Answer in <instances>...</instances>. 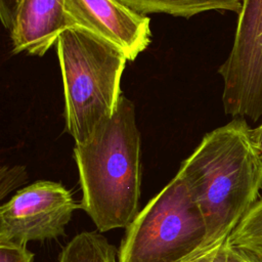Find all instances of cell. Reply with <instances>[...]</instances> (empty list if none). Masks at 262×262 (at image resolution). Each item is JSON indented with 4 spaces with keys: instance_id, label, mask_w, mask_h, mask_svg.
Segmentation results:
<instances>
[{
    "instance_id": "6da1fadb",
    "label": "cell",
    "mask_w": 262,
    "mask_h": 262,
    "mask_svg": "<svg viewBox=\"0 0 262 262\" xmlns=\"http://www.w3.org/2000/svg\"><path fill=\"white\" fill-rule=\"evenodd\" d=\"M206 223L203 249L225 241L259 200L262 155L246 119L207 133L178 173Z\"/></svg>"
},
{
    "instance_id": "7a4b0ae2",
    "label": "cell",
    "mask_w": 262,
    "mask_h": 262,
    "mask_svg": "<svg viewBox=\"0 0 262 262\" xmlns=\"http://www.w3.org/2000/svg\"><path fill=\"white\" fill-rule=\"evenodd\" d=\"M135 119L133 102L122 95L115 114L74 147L79 205L99 231L126 228L139 212L141 141Z\"/></svg>"
},
{
    "instance_id": "3957f363",
    "label": "cell",
    "mask_w": 262,
    "mask_h": 262,
    "mask_svg": "<svg viewBox=\"0 0 262 262\" xmlns=\"http://www.w3.org/2000/svg\"><path fill=\"white\" fill-rule=\"evenodd\" d=\"M55 47L63 83L66 129L80 143L115 114L128 59L115 46L76 28L64 29Z\"/></svg>"
},
{
    "instance_id": "277c9868",
    "label": "cell",
    "mask_w": 262,
    "mask_h": 262,
    "mask_svg": "<svg viewBox=\"0 0 262 262\" xmlns=\"http://www.w3.org/2000/svg\"><path fill=\"white\" fill-rule=\"evenodd\" d=\"M203 215L179 174L126 227L118 262H180L203 250Z\"/></svg>"
},
{
    "instance_id": "5b68a950",
    "label": "cell",
    "mask_w": 262,
    "mask_h": 262,
    "mask_svg": "<svg viewBox=\"0 0 262 262\" xmlns=\"http://www.w3.org/2000/svg\"><path fill=\"white\" fill-rule=\"evenodd\" d=\"M77 208L80 205L61 183L37 181L1 206L0 242L27 246L32 241L62 236Z\"/></svg>"
},
{
    "instance_id": "8992f818",
    "label": "cell",
    "mask_w": 262,
    "mask_h": 262,
    "mask_svg": "<svg viewBox=\"0 0 262 262\" xmlns=\"http://www.w3.org/2000/svg\"><path fill=\"white\" fill-rule=\"evenodd\" d=\"M231 50L218 73L223 80L226 115L248 119L262 72V0H243Z\"/></svg>"
},
{
    "instance_id": "52a82bcc",
    "label": "cell",
    "mask_w": 262,
    "mask_h": 262,
    "mask_svg": "<svg viewBox=\"0 0 262 262\" xmlns=\"http://www.w3.org/2000/svg\"><path fill=\"white\" fill-rule=\"evenodd\" d=\"M66 29L92 34L134 60L150 43L149 18L119 0H64Z\"/></svg>"
},
{
    "instance_id": "ba28073f",
    "label": "cell",
    "mask_w": 262,
    "mask_h": 262,
    "mask_svg": "<svg viewBox=\"0 0 262 262\" xmlns=\"http://www.w3.org/2000/svg\"><path fill=\"white\" fill-rule=\"evenodd\" d=\"M64 0H23L10 38L13 53L42 56L66 29Z\"/></svg>"
},
{
    "instance_id": "9c48e42d",
    "label": "cell",
    "mask_w": 262,
    "mask_h": 262,
    "mask_svg": "<svg viewBox=\"0 0 262 262\" xmlns=\"http://www.w3.org/2000/svg\"><path fill=\"white\" fill-rule=\"evenodd\" d=\"M141 14L165 13L173 16L190 17L211 11H232L239 13L243 0H119Z\"/></svg>"
},
{
    "instance_id": "30bf717a",
    "label": "cell",
    "mask_w": 262,
    "mask_h": 262,
    "mask_svg": "<svg viewBox=\"0 0 262 262\" xmlns=\"http://www.w3.org/2000/svg\"><path fill=\"white\" fill-rule=\"evenodd\" d=\"M119 250L96 231L77 234L62 249L58 262H118Z\"/></svg>"
},
{
    "instance_id": "8fae6325",
    "label": "cell",
    "mask_w": 262,
    "mask_h": 262,
    "mask_svg": "<svg viewBox=\"0 0 262 262\" xmlns=\"http://www.w3.org/2000/svg\"><path fill=\"white\" fill-rule=\"evenodd\" d=\"M226 242L262 261V198L248 211Z\"/></svg>"
},
{
    "instance_id": "7c38bea8",
    "label": "cell",
    "mask_w": 262,
    "mask_h": 262,
    "mask_svg": "<svg viewBox=\"0 0 262 262\" xmlns=\"http://www.w3.org/2000/svg\"><path fill=\"white\" fill-rule=\"evenodd\" d=\"M28 174L25 166L8 167L3 165L0 170V198L4 199L8 192L27 182Z\"/></svg>"
},
{
    "instance_id": "4fadbf2b",
    "label": "cell",
    "mask_w": 262,
    "mask_h": 262,
    "mask_svg": "<svg viewBox=\"0 0 262 262\" xmlns=\"http://www.w3.org/2000/svg\"><path fill=\"white\" fill-rule=\"evenodd\" d=\"M34 254L27 246L12 242H0V262H33Z\"/></svg>"
},
{
    "instance_id": "5bb4252c",
    "label": "cell",
    "mask_w": 262,
    "mask_h": 262,
    "mask_svg": "<svg viewBox=\"0 0 262 262\" xmlns=\"http://www.w3.org/2000/svg\"><path fill=\"white\" fill-rule=\"evenodd\" d=\"M23 0H0V17L4 28L11 31L14 19Z\"/></svg>"
},
{
    "instance_id": "9a60e30c",
    "label": "cell",
    "mask_w": 262,
    "mask_h": 262,
    "mask_svg": "<svg viewBox=\"0 0 262 262\" xmlns=\"http://www.w3.org/2000/svg\"><path fill=\"white\" fill-rule=\"evenodd\" d=\"M262 117V72L257 81L254 94L251 101L248 119L251 122H257Z\"/></svg>"
},
{
    "instance_id": "2e32d148",
    "label": "cell",
    "mask_w": 262,
    "mask_h": 262,
    "mask_svg": "<svg viewBox=\"0 0 262 262\" xmlns=\"http://www.w3.org/2000/svg\"><path fill=\"white\" fill-rule=\"evenodd\" d=\"M225 262H262L252 254L225 242Z\"/></svg>"
},
{
    "instance_id": "e0dca14e",
    "label": "cell",
    "mask_w": 262,
    "mask_h": 262,
    "mask_svg": "<svg viewBox=\"0 0 262 262\" xmlns=\"http://www.w3.org/2000/svg\"><path fill=\"white\" fill-rule=\"evenodd\" d=\"M217 245H215L213 247H210V248H207V249H203V250L196 252L195 254H193L192 256L188 257L187 259L182 260L180 262H210V260L212 258V255L214 253V250H215Z\"/></svg>"
},
{
    "instance_id": "ac0fdd59",
    "label": "cell",
    "mask_w": 262,
    "mask_h": 262,
    "mask_svg": "<svg viewBox=\"0 0 262 262\" xmlns=\"http://www.w3.org/2000/svg\"><path fill=\"white\" fill-rule=\"evenodd\" d=\"M225 242L226 239L216 246L210 262H225Z\"/></svg>"
},
{
    "instance_id": "d6986e66",
    "label": "cell",
    "mask_w": 262,
    "mask_h": 262,
    "mask_svg": "<svg viewBox=\"0 0 262 262\" xmlns=\"http://www.w3.org/2000/svg\"><path fill=\"white\" fill-rule=\"evenodd\" d=\"M252 137L258 150L262 155V124L259 125L257 128L252 129Z\"/></svg>"
}]
</instances>
